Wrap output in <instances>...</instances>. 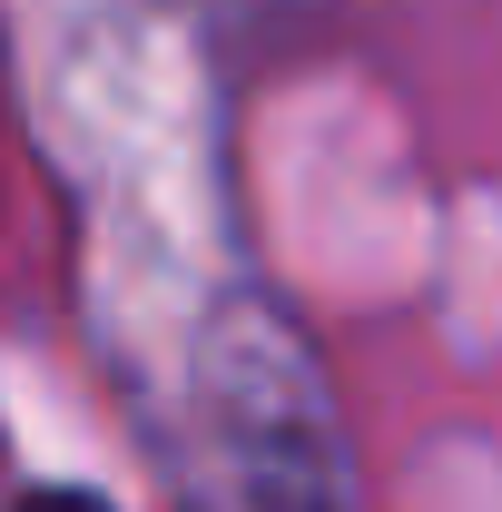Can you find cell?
Masks as SVG:
<instances>
[{
  "label": "cell",
  "mask_w": 502,
  "mask_h": 512,
  "mask_svg": "<svg viewBox=\"0 0 502 512\" xmlns=\"http://www.w3.org/2000/svg\"><path fill=\"white\" fill-rule=\"evenodd\" d=\"M20 512H99V503H89V493H30Z\"/></svg>",
  "instance_id": "1"
}]
</instances>
